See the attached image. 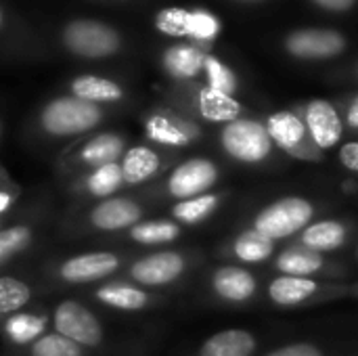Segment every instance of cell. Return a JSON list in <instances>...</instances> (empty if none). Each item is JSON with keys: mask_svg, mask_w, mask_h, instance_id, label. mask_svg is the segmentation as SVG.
<instances>
[{"mask_svg": "<svg viewBox=\"0 0 358 356\" xmlns=\"http://www.w3.org/2000/svg\"><path fill=\"white\" fill-rule=\"evenodd\" d=\"M105 113L99 105L76 99L71 94L57 97L40 111V126L46 134L63 138L90 132L103 122Z\"/></svg>", "mask_w": 358, "mask_h": 356, "instance_id": "1", "label": "cell"}, {"mask_svg": "<svg viewBox=\"0 0 358 356\" xmlns=\"http://www.w3.org/2000/svg\"><path fill=\"white\" fill-rule=\"evenodd\" d=\"M315 212H317V208L310 199H304L298 195L281 197V199H275L268 206H264L254 216L252 229H256L258 233H262L264 237H268L277 243V241L294 237L302 229H306L313 222Z\"/></svg>", "mask_w": 358, "mask_h": 356, "instance_id": "2", "label": "cell"}, {"mask_svg": "<svg viewBox=\"0 0 358 356\" xmlns=\"http://www.w3.org/2000/svg\"><path fill=\"white\" fill-rule=\"evenodd\" d=\"M220 145L231 159L248 166L264 164L275 151L266 124L254 118H239L224 124L220 130Z\"/></svg>", "mask_w": 358, "mask_h": 356, "instance_id": "3", "label": "cell"}, {"mask_svg": "<svg viewBox=\"0 0 358 356\" xmlns=\"http://www.w3.org/2000/svg\"><path fill=\"white\" fill-rule=\"evenodd\" d=\"M350 285L342 283H329L323 279H310V277H287V275H277L268 287V300L275 306L281 308H296L304 304H319L336 298L348 296Z\"/></svg>", "mask_w": 358, "mask_h": 356, "instance_id": "4", "label": "cell"}, {"mask_svg": "<svg viewBox=\"0 0 358 356\" xmlns=\"http://www.w3.org/2000/svg\"><path fill=\"white\" fill-rule=\"evenodd\" d=\"M65 48L82 59H105L122 48V36L107 23L76 19L63 27Z\"/></svg>", "mask_w": 358, "mask_h": 356, "instance_id": "5", "label": "cell"}, {"mask_svg": "<svg viewBox=\"0 0 358 356\" xmlns=\"http://www.w3.org/2000/svg\"><path fill=\"white\" fill-rule=\"evenodd\" d=\"M264 124H266V130H268L273 143L287 155L302 159V162H321L323 159V151L315 145V141L298 111L285 109V111L271 113Z\"/></svg>", "mask_w": 358, "mask_h": 356, "instance_id": "6", "label": "cell"}, {"mask_svg": "<svg viewBox=\"0 0 358 356\" xmlns=\"http://www.w3.org/2000/svg\"><path fill=\"white\" fill-rule=\"evenodd\" d=\"M55 332L82 348H94L103 342L101 321L80 302L63 300L52 313Z\"/></svg>", "mask_w": 358, "mask_h": 356, "instance_id": "7", "label": "cell"}, {"mask_svg": "<svg viewBox=\"0 0 358 356\" xmlns=\"http://www.w3.org/2000/svg\"><path fill=\"white\" fill-rule=\"evenodd\" d=\"M218 176H220V170L212 159L191 157L178 164L170 172L166 180V191L176 201H185V199L210 193V189L218 183Z\"/></svg>", "mask_w": 358, "mask_h": 356, "instance_id": "8", "label": "cell"}, {"mask_svg": "<svg viewBox=\"0 0 358 356\" xmlns=\"http://www.w3.org/2000/svg\"><path fill=\"white\" fill-rule=\"evenodd\" d=\"M273 269L279 275H287V277H340L342 269L338 264H334L331 260H327L323 254L308 250L300 243H294L285 250H281L277 254V258L273 260Z\"/></svg>", "mask_w": 358, "mask_h": 356, "instance_id": "9", "label": "cell"}, {"mask_svg": "<svg viewBox=\"0 0 358 356\" xmlns=\"http://www.w3.org/2000/svg\"><path fill=\"white\" fill-rule=\"evenodd\" d=\"M185 271H187V258L178 252L164 250V252H155L145 258H138L130 266V277L138 285L162 287L180 279Z\"/></svg>", "mask_w": 358, "mask_h": 356, "instance_id": "10", "label": "cell"}, {"mask_svg": "<svg viewBox=\"0 0 358 356\" xmlns=\"http://www.w3.org/2000/svg\"><path fill=\"white\" fill-rule=\"evenodd\" d=\"M302 120L315 141V145L321 151H327L336 147L344 134V120L338 111V107L325 99H315L304 105Z\"/></svg>", "mask_w": 358, "mask_h": 356, "instance_id": "11", "label": "cell"}, {"mask_svg": "<svg viewBox=\"0 0 358 356\" xmlns=\"http://www.w3.org/2000/svg\"><path fill=\"white\" fill-rule=\"evenodd\" d=\"M285 48L298 59H329L346 48V40L334 29H298L285 40Z\"/></svg>", "mask_w": 358, "mask_h": 356, "instance_id": "12", "label": "cell"}, {"mask_svg": "<svg viewBox=\"0 0 358 356\" xmlns=\"http://www.w3.org/2000/svg\"><path fill=\"white\" fill-rule=\"evenodd\" d=\"M120 269V258L113 252H88L67 258L59 266V277L67 283H92L113 275Z\"/></svg>", "mask_w": 358, "mask_h": 356, "instance_id": "13", "label": "cell"}, {"mask_svg": "<svg viewBox=\"0 0 358 356\" xmlns=\"http://www.w3.org/2000/svg\"><path fill=\"white\" fill-rule=\"evenodd\" d=\"M212 292L231 304H243L256 298L258 279L243 266H220L212 275Z\"/></svg>", "mask_w": 358, "mask_h": 356, "instance_id": "14", "label": "cell"}, {"mask_svg": "<svg viewBox=\"0 0 358 356\" xmlns=\"http://www.w3.org/2000/svg\"><path fill=\"white\" fill-rule=\"evenodd\" d=\"M143 210L136 201L126 197H109L96 204L90 212V225L99 231H122L132 229L136 222H141Z\"/></svg>", "mask_w": 358, "mask_h": 356, "instance_id": "15", "label": "cell"}, {"mask_svg": "<svg viewBox=\"0 0 358 356\" xmlns=\"http://www.w3.org/2000/svg\"><path fill=\"white\" fill-rule=\"evenodd\" d=\"M348 237H350V229L346 222L336 218H325V220L310 222L306 229H302L298 233L296 243L315 250L319 254H327L340 250L348 241Z\"/></svg>", "mask_w": 358, "mask_h": 356, "instance_id": "16", "label": "cell"}, {"mask_svg": "<svg viewBox=\"0 0 358 356\" xmlns=\"http://www.w3.org/2000/svg\"><path fill=\"white\" fill-rule=\"evenodd\" d=\"M145 134L151 143H157L162 147L180 149L193 143L197 130L191 124H185L178 118H172L168 113H153L145 120Z\"/></svg>", "mask_w": 358, "mask_h": 356, "instance_id": "17", "label": "cell"}, {"mask_svg": "<svg viewBox=\"0 0 358 356\" xmlns=\"http://www.w3.org/2000/svg\"><path fill=\"white\" fill-rule=\"evenodd\" d=\"M195 107H197V113L210 124H222L224 126L229 122L243 118V105L235 97L212 90L208 86L197 90Z\"/></svg>", "mask_w": 358, "mask_h": 356, "instance_id": "18", "label": "cell"}, {"mask_svg": "<svg viewBox=\"0 0 358 356\" xmlns=\"http://www.w3.org/2000/svg\"><path fill=\"white\" fill-rule=\"evenodd\" d=\"M120 168H122V178L124 185L128 187H136L147 183L151 176H155L162 168V157L155 149L147 147V145H136L124 151L122 159H120Z\"/></svg>", "mask_w": 358, "mask_h": 356, "instance_id": "19", "label": "cell"}, {"mask_svg": "<svg viewBox=\"0 0 358 356\" xmlns=\"http://www.w3.org/2000/svg\"><path fill=\"white\" fill-rule=\"evenodd\" d=\"M126 147H124V138L115 132H101L92 138H88L80 151H78V162L90 170L107 166V164H115L122 159Z\"/></svg>", "mask_w": 358, "mask_h": 356, "instance_id": "20", "label": "cell"}, {"mask_svg": "<svg viewBox=\"0 0 358 356\" xmlns=\"http://www.w3.org/2000/svg\"><path fill=\"white\" fill-rule=\"evenodd\" d=\"M258 340L245 329H224L210 336L197 356H254Z\"/></svg>", "mask_w": 358, "mask_h": 356, "instance_id": "21", "label": "cell"}, {"mask_svg": "<svg viewBox=\"0 0 358 356\" xmlns=\"http://www.w3.org/2000/svg\"><path fill=\"white\" fill-rule=\"evenodd\" d=\"M203 61L206 52L193 44H174L162 57L164 69L176 80H193L203 73Z\"/></svg>", "mask_w": 358, "mask_h": 356, "instance_id": "22", "label": "cell"}, {"mask_svg": "<svg viewBox=\"0 0 358 356\" xmlns=\"http://www.w3.org/2000/svg\"><path fill=\"white\" fill-rule=\"evenodd\" d=\"M71 97L88 101L92 105H103V103H117L124 99V88L103 76H78L69 84Z\"/></svg>", "mask_w": 358, "mask_h": 356, "instance_id": "23", "label": "cell"}, {"mask_svg": "<svg viewBox=\"0 0 358 356\" xmlns=\"http://www.w3.org/2000/svg\"><path fill=\"white\" fill-rule=\"evenodd\" d=\"M94 298L103 306L124 311V313L143 311L151 302V296L145 290L128 285V283H107V285H103V287H99L94 292Z\"/></svg>", "mask_w": 358, "mask_h": 356, "instance_id": "24", "label": "cell"}, {"mask_svg": "<svg viewBox=\"0 0 358 356\" xmlns=\"http://www.w3.org/2000/svg\"><path fill=\"white\" fill-rule=\"evenodd\" d=\"M275 245L277 243L273 239L264 237L256 229H248V231H241L231 243V256L243 264H260L273 258Z\"/></svg>", "mask_w": 358, "mask_h": 356, "instance_id": "25", "label": "cell"}, {"mask_svg": "<svg viewBox=\"0 0 358 356\" xmlns=\"http://www.w3.org/2000/svg\"><path fill=\"white\" fill-rule=\"evenodd\" d=\"M130 239L141 245H162L180 237V227L172 220H141L130 229Z\"/></svg>", "mask_w": 358, "mask_h": 356, "instance_id": "26", "label": "cell"}, {"mask_svg": "<svg viewBox=\"0 0 358 356\" xmlns=\"http://www.w3.org/2000/svg\"><path fill=\"white\" fill-rule=\"evenodd\" d=\"M220 201H222V195H218V193H203V195L178 201L172 208V216L178 222H182V225H199V222H203L208 216H212L216 212Z\"/></svg>", "mask_w": 358, "mask_h": 356, "instance_id": "27", "label": "cell"}, {"mask_svg": "<svg viewBox=\"0 0 358 356\" xmlns=\"http://www.w3.org/2000/svg\"><path fill=\"white\" fill-rule=\"evenodd\" d=\"M46 319L27 313H15L4 323V334L13 344H34L40 336H44Z\"/></svg>", "mask_w": 358, "mask_h": 356, "instance_id": "28", "label": "cell"}, {"mask_svg": "<svg viewBox=\"0 0 358 356\" xmlns=\"http://www.w3.org/2000/svg\"><path fill=\"white\" fill-rule=\"evenodd\" d=\"M84 185H86V191H88L92 197L109 199L113 193H117V191L124 187L120 162L107 164V166H101V168H94V170L86 176Z\"/></svg>", "mask_w": 358, "mask_h": 356, "instance_id": "29", "label": "cell"}, {"mask_svg": "<svg viewBox=\"0 0 358 356\" xmlns=\"http://www.w3.org/2000/svg\"><path fill=\"white\" fill-rule=\"evenodd\" d=\"M203 76H206V86L212 90H218V92H224L231 97H235V92L239 90V80H237L235 71L214 55H206Z\"/></svg>", "mask_w": 358, "mask_h": 356, "instance_id": "30", "label": "cell"}, {"mask_svg": "<svg viewBox=\"0 0 358 356\" xmlns=\"http://www.w3.org/2000/svg\"><path fill=\"white\" fill-rule=\"evenodd\" d=\"M31 300V287L15 277H0V315H15Z\"/></svg>", "mask_w": 358, "mask_h": 356, "instance_id": "31", "label": "cell"}, {"mask_svg": "<svg viewBox=\"0 0 358 356\" xmlns=\"http://www.w3.org/2000/svg\"><path fill=\"white\" fill-rule=\"evenodd\" d=\"M222 25L220 19L206 10V8H195L189 10V21H187V38H191L193 42H201L208 44L212 40H216V36L220 34Z\"/></svg>", "mask_w": 358, "mask_h": 356, "instance_id": "32", "label": "cell"}, {"mask_svg": "<svg viewBox=\"0 0 358 356\" xmlns=\"http://www.w3.org/2000/svg\"><path fill=\"white\" fill-rule=\"evenodd\" d=\"M29 356H82V346L55 332L44 334L34 344H29Z\"/></svg>", "mask_w": 358, "mask_h": 356, "instance_id": "33", "label": "cell"}, {"mask_svg": "<svg viewBox=\"0 0 358 356\" xmlns=\"http://www.w3.org/2000/svg\"><path fill=\"white\" fill-rule=\"evenodd\" d=\"M31 241V229L25 225L0 229V264L8 262L13 256L23 252Z\"/></svg>", "mask_w": 358, "mask_h": 356, "instance_id": "34", "label": "cell"}, {"mask_svg": "<svg viewBox=\"0 0 358 356\" xmlns=\"http://www.w3.org/2000/svg\"><path fill=\"white\" fill-rule=\"evenodd\" d=\"M187 21H189V10L187 8H162L155 17V27L172 38H187Z\"/></svg>", "mask_w": 358, "mask_h": 356, "instance_id": "35", "label": "cell"}, {"mask_svg": "<svg viewBox=\"0 0 358 356\" xmlns=\"http://www.w3.org/2000/svg\"><path fill=\"white\" fill-rule=\"evenodd\" d=\"M264 356H327L321 348H317L315 344L308 342H296V344H287L281 348H275Z\"/></svg>", "mask_w": 358, "mask_h": 356, "instance_id": "36", "label": "cell"}, {"mask_svg": "<svg viewBox=\"0 0 358 356\" xmlns=\"http://www.w3.org/2000/svg\"><path fill=\"white\" fill-rule=\"evenodd\" d=\"M340 164L350 170V172H357L358 174V141H352V143H346L342 149H340Z\"/></svg>", "mask_w": 358, "mask_h": 356, "instance_id": "37", "label": "cell"}, {"mask_svg": "<svg viewBox=\"0 0 358 356\" xmlns=\"http://www.w3.org/2000/svg\"><path fill=\"white\" fill-rule=\"evenodd\" d=\"M315 4H319L321 8H327V10H348L355 6L357 0H313Z\"/></svg>", "mask_w": 358, "mask_h": 356, "instance_id": "38", "label": "cell"}, {"mask_svg": "<svg viewBox=\"0 0 358 356\" xmlns=\"http://www.w3.org/2000/svg\"><path fill=\"white\" fill-rule=\"evenodd\" d=\"M344 122H346V126L348 128H352V130H358V94L348 103V107H346V115H344Z\"/></svg>", "mask_w": 358, "mask_h": 356, "instance_id": "39", "label": "cell"}, {"mask_svg": "<svg viewBox=\"0 0 358 356\" xmlns=\"http://www.w3.org/2000/svg\"><path fill=\"white\" fill-rule=\"evenodd\" d=\"M13 206V195L8 191H0V216Z\"/></svg>", "mask_w": 358, "mask_h": 356, "instance_id": "40", "label": "cell"}, {"mask_svg": "<svg viewBox=\"0 0 358 356\" xmlns=\"http://www.w3.org/2000/svg\"><path fill=\"white\" fill-rule=\"evenodd\" d=\"M348 296H355V298H358V283H352V285L348 287Z\"/></svg>", "mask_w": 358, "mask_h": 356, "instance_id": "41", "label": "cell"}, {"mask_svg": "<svg viewBox=\"0 0 358 356\" xmlns=\"http://www.w3.org/2000/svg\"><path fill=\"white\" fill-rule=\"evenodd\" d=\"M2 21H4V13H2V6H0V27H2Z\"/></svg>", "mask_w": 358, "mask_h": 356, "instance_id": "42", "label": "cell"}, {"mask_svg": "<svg viewBox=\"0 0 358 356\" xmlns=\"http://www.w3.org/2000/svg\"><path fill=\"white\" fill-rule=\"evenodd\" d=\"M241 2H260V0H241Z\"/></svg>", "mask_w": 358, "mask_h": 356, "instance_id": "43", "label": "cell"}, {"mask_svg": "<svg viewBox=\"0 0 358 356\" xmlns=\"http://www.w3.org/2000/svg\"><path fill=\"white\" fill-rule=\"evenodd\" d=\"M0 132H2V126H0Z\"/></svg>", "mask_w": 358, "mask_h": 356, "instance_id": "44", "label": "cell"}, {"mask_svg": "<svg viewBox=\"0 0 358 356\" xmlns=\"http://www.w3.org/2000/svg\"><path fill=\"white\" fill-rule=\"evenodd\" d=\"M357 258H358V250H357Z\"/></svg>", "mask_w": 358, "mask_h": 356, "instance_id": "45", "label": "cell"}]
</instances>
